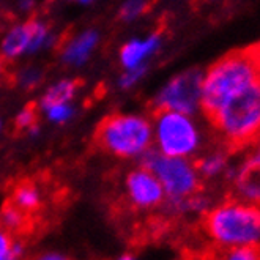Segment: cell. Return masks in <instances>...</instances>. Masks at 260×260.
Masks as SVG:
<instances>
[{
    "label": "cell",
    "instance_id": "obj_5",
    "mask_svg": "<svg viewBox=\"0 0 260 260\" xmlns=\"http://www.w3.org/2000/svg\"><path fill=\"white\" fill-rule=\"evenodd\" d=\"M151 126L156 150L166 156L194 159L204 150L205 137L192 115L155 109Z\"/></svg>",
    "mask_w": 260,
    "mask_h": 260
},
{
    "label": "cell",
    "instance_id": "obj_1",
    "mask_svg": "<svg viewBox=\"0 0 260 260\" xmlns=\"http://www.w3.org/2000/svg\"><path fill=\"white\" fill-rule=\"evenodd\" d=\"M257 79H260L257 46L229 52L204 73L201 111L210 118L222 104Z\"/></svg>",
    "mask_w": 260,
    "mask_h": 260
},
{
    "label": "cell",
    "instance_id": "obj_7",
    "mask_svg": "<svg viewBox=\"0 0 260 260\" xmlns=\"http://www.w3.org/2000/svg\"><path fill=\"white\" fill-rule=\"evenodd\" d=\"M204 71L192 68L172 78L155 100V109H169L194 115L201 111Z\"/></svg>",
    "mask_w": 260,
    "mask_h": 260
},
{
    "label": "cell",
    "instance_id": "obj_15",
    "mask_svg": "<svg viewBox=\"0 0 260 260\" xmlns=\"http://www.w3.org/2000/svg\"><path fill=\"white\" fill-rule=\"evenodd\" d=\"M79 81H62L43 96V108L44 109H51L54 106L58 104H67L76 93V90L79 88Z\"/></svg>",
    "mask_w": 260,
    "mask_h": 260
},
{
    "label": "cell",
    "instance_id": "obj_17",
    "mask_svg": "<svg viewBox=\"0 0 260 260\" xmlns=\"http://www.w3.org/2000/svg\"><path fill=\"white\" fill-rule=\"evenodd\" d=\"M27 219H28V215H25L22 210H19L11 202L7 204L2 208V211H0V227L11 234L22 231L24 225L27 224Z\"/></svg>",
    "mask_w": 260,
    "mask_h": 260
},
{
    "label": "cell",
    "instance_id": "obj_10",
    "mask_svg": "<svg viewBox=\"0 0 260 260\" xmlns=\"http://www.w3.org/2000/svg\"><path fill=\"white\" fill-rule=\"evenodd\" d=\"M46 38V27L32 19L24 25L14 27L2 43V52L5 57L13 58L22 54L25 49H37Z\"/></svg>",
    "mask_w": 260,
    "mask_h": 260
},
{
    "label": "cell",
    "instance_id": "obj_4",
    "mask_svg": "<svg viewBox=\"0 0 260 260\" xmlns=\"http://www.w3.org/2000/svg\"><path fill=\"white\" fill-rule=\"evenodd\" d=\"M93 137L101 150L118 158H133L151 148L153 126L142 117L112 114L100 121Z\"/></svg>",
    "mask_w": 260,
    "mask_h": 260
},
{
    "label": "cell",
    "instance_id": "obj_12",
    "mask_svg": "<svg viewBox=\"0 0 260 260\" xmlns=\"http://www.w3.org/2000/svg\"><path fill=\"white\" fill-rule=\"evenodd\" d=\"M159 43H161L159 35H151L145 41H131L125 44L123 49H121V62L129 70L139 67L147 55H150L159 48Z\"/></svg>",
    "mask_w": 260,
    "mask_h": 260
},
{
    "label": "cell",
    "instance_id": "obj_24",
    "mask_svg": "<svg viewBox=\"0 0 260 260\" xmlns=\"http://www.w3.org/2000/svg\"><path fill=\"white\" fill-rule=\"evenodd\" d=\"M38 78H40V73L37 70H30V71H25L24 73V84L25 85H34L38 82Z\"/></svg>",
    "mask_w": 260,
    "mask_h": 260
},
{
    "label": "cell",
    "instance_id": "obj_23",
    "mask_svg": "<svg viewBox=\"0 0 260 260\" xmlns=\"http://www.w3.org/2000/svg\"><path fill=\"white\" fill-rule=\"evenodd\" d=\"M32 260H73V258L63 252H58V251H44V252H40L38 255H35Z\"/></svg>",
    "mask_w": 260,
    "mask_h": 260
},
{
    "label": "cell",
    "instance_id": "obj_8",
    "mask_svg": "<svg viewBox=\"0 0 260 260\" xmlns=\"http://www.w3.org/2000/svg\"><path fill=\"white\" fill-rule=\"evenodd\" d=\"M225 180L231 183L234 197L260 205V137L244 147L241 159L232 161Z\"/></svg>",
    "mask_w": 260,
    "mask_h": 260
},
{
    "label": "cell",
    "instance_id": "obj_27",
    "mask_svg": "<svg viewBox=\"0 0 260 260\" xmlns=\"http://www.w3.org/2000/svg\"><path fill=\"white\" fill-rule=\"evenodd\" d=\"M257 52H258V58H260V44L257 46Z\"/></svg>",
    "mask_w": 260,
    "mask_h": 260
},
{
    "label": "cell",
    "instance_id": "obj_22",
    "mask_svg": "<svg viewBox=\"0 0 260 260\" xmlns=\"http://www.w3.org/2000/svg\"><path fill=\"white\" fill-rule=\"evenodd\" d=\"M145 71V67H136V68H131V71L128 73V74H125L123 78H121V85L123 87H129V85H133L137 79L141 78L142 76V73Z\"/></svg>",
    "mask_w": 260,
    "mask_h": 260
},
{
    "label": "cell",
    "instance_id": "obj_26",
    "mask_svg": "<svg viewBox=\"0 0 260 260\" xmlns=\"http://www.w3.org/2000/svg\"><path fill=\"white\" fill-rule=\"evenodd\" d=\"M4 74V58L0 57V76Z\"/></svg>",
    "mask_w": 260,
    "mask_h": 260
},
{
    "label": "cell",
    "instance_id": "obj_28",
    "mask_svg": "<svg viewBox=\"0 0 260 260\" xmlns=\"http://www.w3.org/2000/svg\"><path fill=\"white\" fill-rule=\"evenodd\" d=\"M79 2H90V0H79Z\"/></svg>",
    "mask_w": 260,
    "mask_h": 260
},
{
    "label": "cell",
    "instance_id": "obj_16",
    "mask_svg": "<svg viewBox=\"0 0 260 260\" xmlns=\"http://www.w3.org/2000/svg\"><path fill=\"white\" fill-rule=\"evenodd\" d=\"M25 246L14 234L0 227V260H24Z\"/></svg>",
    "mask_w": 260,
    "mask_h": 260
},
{
    "label": "cell",
    "instance_id": "obj_19",
    "mask_svg": "<svg viewBox=\"0 0 260 260\" xmlns=\"http://www.w3.org/2000/svg\"><path fill=\"white\" fill-rule=\"evenodd\" d=\"M216 260H260V248H229L219 251Z\"/></svg>",
    "mask_w": 260,
    "mask_h": 260
},
{
    "label": "cell",
    "instance_id": "obj_6",
    "mask_svg": "<svg viewBox=\"0 0 260 260\" xmlns=\"http://www.w3.org/2000/svg\"><path fill=\"white\" fill-rule=\"evenodd\" d=\"M141 166L156 175L166 192V201H181L202 191L204 180L194 159L166 156L156 148H148L141 155Z\"/></svg>",
    "mask_w": 260,
    "mask_h": 260
},
{
    "label": "cell",
    "instance_id": "obj_14",
    "mask_svg": "<svg viewBox=\"0 0 260 260\" xmlns=\"http://www.w3.org/2000/svg\"><path fill=\"white\" fill-rule=\"evenodd\" d=\"M98 41V35L95 32H87L81 35L78 40L67 44L63 48V58L71 63H81L87 58L90 51L93 49V46Z\"/></svg>",
    "mask_w": 260,
    "mask_h": 260
},
{
    "label": "cell",
    "instance_id": "obj_11",
    "mask_svg": "<svg viewBox=\"0 0 260 260\" xmlns=\"http://www.w3.org/2000/svg\"><path fill=\"white\" fill-rule=\"evenodd\" d=\"M197 171L201 174L202 180L216 181L227 177V172L232 166L231 155H229L227 147H219L205 151L196 161Z\"/></svg>",
    "mask_w": 260,
    "mask_h": 260
},
{
    "label": "cell",
    "instance_id": "obj_2",
    "mask_svg": "<svg viewBox=\"0 0 260 260\" xmlns=\"http://www.w3.org/2000/svg\"><path fill=\"white\" fill-rule=\"evenodd\" d=\"M208 241L219 251L229 248H260V205L241 199H225L202 216Z\"/></svg>",
    "mask_w": 260,
    "mask_h": 260
},
{
    "label": "cell",
    "instance_id": "obj_25",
    "mask_svg": "<svg viewBox=\"0 0 260 260\" xmlns=\"http://www.w3.org/2000/svg\"><path fill=\"white\" fill-rule=\"evenodd\" d=\"M117 260H139L136 255H133V254H121Z\"/></svg>",
    "mask_w": 260,
    "mask_h": 260
},
{
    "label": "cell",
    "instance_id": "obj_18",
    "mask_svg": "<svg viewBox=\"0 0 260 260\" xmlns=\"http://www.w3.org/2000/svg\"><path fill=\"white\" fill-rule=\"evenodd\" d=\"M37 123H38V108L37 104L30 103L27 104L24 111L18 115L16 121H14V128H16V133L25 131V129H37Z\"/></svg>",
    "mask_w": 260,
    "mask_h": 260
},
{
    "label": "cell",
    "instance_id": "obj_3",
    "mask_svg": "<svg viewBox=\"0 0 260 260\" xmlns=\"http://www.w3.org/2000/svg\"><path fill=\"white\" fill-rule=\"evenodd\" d=\"M208 121L229 150H241L257 141L260 137V79L222 104Z\"/></svg>",
    "mask_w": 260,
    "mask_h": 260
},
{
    "label": "cell",
    "instance_id": "obj_21",
    "mask_svg": "<svg viewBox=\"0 0 260 260\" xmlns=\"http://www.w3.org/2000/svg\"><path fill=\"white\" fill-rule=\"evenodd\" d=\"M49 111V117L55 121H63L67 120L70 115H71V109L68 108L67 104H58V106H54V108L48 109Z\"/></svg>",
    "mask_w": 260,
    "mask_h": 260
},
{
    "label": "cell",
    "instance_id": "obj_20",
    "mask_svg": "<svg viewBox=\"0 0 260 260\" xmlns=\"http://www.w3.org/2000/svg\"><path fill=\"white\" fill-rule=\"evenodd\" d=\"M147 7H148V4L145 0H128L120 10V18L125 21H131L139 16L141 13H144L147 10Z\"/></svg>",
    "mask_w": 260,
    "mask_h": 260
},
{
    "label": "cell",
    "instance_id": "obj_13",
    "mask_svg": "<svg viewBox=\"0 0 260 260\" xmlns=\"http://www.w3.org/2000/svg\"><path fill=\"white\" fill-rule=\"evenodd\" d=\"M41 201L43 197L38 186L34 185V183L24 181L14 188L10 202L13 205H16L19 210H22L25 215H32V213H35L41 207Z\"/></svg>",
    "mask_w": 260,
    "mask_h": 260
},
{
    "label": "cell",
    "instance_id": "obj_9",
    "mask_svg": "<svg viewBox=\"0 0 260 260\" xmlns=\"http://www.w3.org/2000/svg\"><path fill=\"white\" fill-rule=\"evenodd\" d=\"M125 194L128 202L142 211L161 208L166 202V192L156 175L147 167L139 166L128 172L125 178Z\"/></svg>",
    "mask_w": 260,
    "mask_h": 260
}]
</instances>
